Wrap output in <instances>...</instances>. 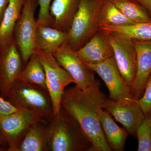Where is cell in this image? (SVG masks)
Wrapping results in <instances>:
<instances>
[{
  "label": "cell",
  "mask_w": 151,
  "mask_h": 151,
  "mask_svg": "<svg viewBox=\"0 0 151 151\" xmlns=\"http://www.w3.org/2000/svg\"><path fill=\"white\" fill-rule=\"evenodd\" d=\"M100 80L83 89L75 86L65 89L61 106L77 121L92 144V151H112L105 139L99 119L107 96L100 89Z\"/></svg>",
  "instance_id": "obj_1"
},
{
  "label": "cell",
  "mask_w": 151,
  "mask_h": 151,
  "mask_svg": "<svg viewBox=\"0 0 151 151\" xmlns=\"http://www.w3.org/2000/svg\"><path fill=\"white\" fill-rule=\"evenodd\" d=\"M49 126L48 151H92V143L81 125L62 106Z\"/></svg>",
  "instance_id": "obj_2"
},
{
  "label": "cell",
  "mask_w": 151,
  "mask_h": 151,
  "mask_svg": "<svg viewBox=\"0 0 151 151\" xmlns=\"http://www.w3.org/2000/svg\"><path fill=\"white\" fill-rule=\"evenodd\" d=\"M105 0H80L66 42L76 51L82 47L100 29L99 16Z\"/></svg>",
  "instance_id": "obj_3"
},
{
  "label": "cell",
  "mask_w": 151,
  "mask_h": 151,
  "mask_svg": "<svg viewBox=\"0 0 151 151\" xmlns=\"http://www.w3.org/2000/svg\"><path fill=\"white\" fill-rule=\"evenodd\" d=\"M6 100L18 109L40 113L49 123L54 116L48 91L37 85L17 80L9 91Z\"/></svg>",
  "instance_id": "obj_4"
},
{
  "label": "cell",
  "mask_w": 151,
  "mask_h": 151,
  "mask_svg": "<svg viewBox=\"0 0 151 151\" xmlns=\"http://www.w3.org/2000/svg\"><path fill=\"white\" fill-rule=\"evenodd\" d=\"M37 4V0H25L14 29V38L21 55L24 68L37 50L36 44L37 22L35 18Z\"/></svg>",
  "instance_id": "obj_5"
},
{
  "label": "cell",
  "mask_w": 151,
  "mask_h": 151,
  "mask_svg": "<svg viewBox=\"0 0 151 151\" xmlns=\"http://www.w3.org/2000/svg\"><path fill=\"white\" fill-rule=\"evenodd\" d=\"M106 32L119 72L131 91L137 72V53L134 39L122 33Z\"/></svg>",
  "instance_id": "obj_6"
},
{
  "label": "cell",
  "mask_w": 151,
  "mask_h": 151,
  "mask_svg": "<svg viewBox=\"0 0 151 151\" xmlns=\"http://www.w3.org/2000/svg\"><path fill=\"white\" fill-rule=\"evenodd\" d=\"M37 52L44 69L47 88L51 98L54 115L61 108L65 87L74 83V79L58 63L53 55L40 50Z\"/></svg>",
  "instance_id": "obj_7"
},
{
  "label": "cell",
  "mask_w": 151,
  "mask_h": 151,
  "mask_svg": "<svg viewBox=\"0 0 151 151\" xmlns=\"http://www.w3.org/2000/svg\"><path fill=\"white\" fill-rule=\"evenodd\" d=\"M41 120L44 119L40 113L24 109L10 115H0V136L8 145L6 151H17L29 127Z\"/></svg>",
  "instance_id": "obj_8"
},
{
  "label": "cell",
  "mask_w": 151,
  "mask_h": 151,
  "mask_svg": "<svg viewBox=\"0 0 151 151\" xmlns=\"http://www.w3.org/2000/svg\"><path fill=\"white\" fill-rule=\"evenodd\" d=\"M24 68L23 63L14 38L0 47V95L6 99L9 91Z\"/></svg>",
  "instance_id": "obj_9"
},
{
  "label": "cell",
  "mask_w": 151,
  "mask_h": 151,
  "mask_svg": "<svg viewBox=\"0 0 151 151\" xmlns=\"http://www.w3.org/2000/svg\"><path fill=\"white\" fill-rule=\"evenodd\" d=\"M52 55L58 63L72 76L76 88L85 89L94 82V72L87 67L66 41Z\"/></svg>",
  "instance_id": "obj_10"
},
{
  "label": "cell",
  "mask_w": 151,
  "mask_h": 151,
  "mask_svg": "<svg viewBox=\"0 0 151 151\" xmlns=\"http://www.w3.org/2000/svg\"><path fill=\"white\" fill-rule=\"evenodd\" d=\"M86 65L104 81L109 91V99L115 101L136 99L120 74L114 56L99 64Z\"/></svg>",
  "instance_id": "obj_11"
},
{
  "label": "cell",
  "mask_w": 151,
  "mask_h": 151,
  "mask_svg": "<svg viewBox=\"0 0 151 151\" xmlns=\"http://www.w3.org/2000/svg\"><path fill=\"white\" fill-rule=\"evenodd\" d=\"M105 111L122 124L129 135L136 137L137 129L145 118V113L137 99L115 101L107 99Z\"/></svg>",
  "instance_id": "obj_12"
},
{
  "label": "cell",
  "mask_w": 151,
  "mask_h": 151,
  "mask_svg": "<svg viewBox=\"0 0 151 151\" xmlns=\"http://www.w3.org/2000/svg\"><path fill=\"white\" fill-rule=\"evenodd\" d=\"M76 52L86 64H99L114 56L107 32L100 29Z\"/></svg>",
  "instance_id": "obj_13"
},
{
  "label": "cell",
  "mask_w": 151,
  "mask_h": 151,
  "mask_svg": "<svg viewBox=\"0 0 151 151\" xmlns=\"http://www.w3.org/2000/svg\"><path fill=\"white\" fill-rule=\"evenodd\" d=\"M134 41L137 53V72L131 92L138 100L142 96L151 74V40Z\"/></svg>",
  "instance_id": "obj_14"
},
{
  "label": "cell",
  "mask_w": 151,
  "mask_h": 151,
  "mask_svg": "<svg viewBox=\"0 0 151 151\" xmlns=\"http://www.w3.org/2000/svg\"><path fill=\"white\" fill-rule=\"evenodd\" d=\"M49 122L41 120L27 130L17 151H48Z\"/></svg>",
  "instance_id": "obj_15"
},
{
  "label": "cell",
  "mask_w": 151,
  "mask_h": 151,
  "mask_svg": "<svg viewBox=\"0 0 151 151\" xmlns=\"http://www.w3.org/2000/svg\"><path fill=\"white\" fill-rule=\"evenodd\" d=\"M80 0H53L50 8L52 19V27L68 32Z\"/></svg>",
  "instance_id": "obj_16"
},
{
  "label": "cell",
  "mask_w": 151,
  "mask_h": 151,
  "mask_svg": "<svg viewBox=\"0 0 151 151\" xmlns=\"http://www.w3.org/2000/svg\"><path fill=\"white\" fill-rule=\"evenodd\" d=\"M99 119L105 139L111 150L123 151L129 132L119 127L112 116L103 109L99 111Z\"/></svg>",
  "instance_id": "obj_17"
},
{
  "label": "cell",
  "mask_w": 151,
  "mask_h": 151,
  "mask_svg": "<svg viewBox=\"0 0 151 151\" xmlns=\"http://www.w3.org/2000/svg\"><path fill=\"white\" fill-rule=\"evenodd\" d=\"M68 33L51 26L37 25L36 44L37 50L53 54L67 40Z\"/></svg>",
  "instance_id": "obj_18"
},
{
  "label": "cell",
  "mask_w": 151,
  "mask_h": 151,
  "mask_svg": "<svg viewBox=\"0 0 151 151\" xmlns=\"http://www.w3.org/2000/svg\"><path fill=\"white\" fill-rule=\"evenodd\" d=\"M25 0H9L0 24V47L14 38V31Z\"/></svg>",
  "instance_id": "obj_19"
},
{
  "label": "cell",
  "mask_w": 151,
  "mask_h": 151,
  "mask_svg": "<svg viewBox=\"0 0 151 151\" xmlns=\"http://www.w3.org/2000/svg\"><path fill=\"white\" fill-rule=\"evenodd\" d=\"M17 80L37 85L47 91L44 69L37 52L31 57Z\"/></svg>",
  "instance_id": "obj_20"
},
{
  "label": "cell",
  "mask_w": 151,
  "mask_h": 151,
  "mask_svg": "<svg viewBox=\"0 0 151 151\" xmlns=\"http://www.w3.org/2000/svg\"><path fill=\"white\" fill-rule=\"evenodd\" d=\"M122 13L110 0H105L99 13L100 27L105 26H125L135 24Z\"/></svg>",
  "instance_id": "obj_21"
},
{
  "label": "cell",
  "mask_w": 151,
  "mask_h": 151,
  "mask_svg": "<svg viewBox=\"0 0 151 151\" xmlns=\"http://www.w3.org/2000/svg\"><path fill=\"white\" fill-rule=\"evenodd\" d=\"M119 10L135 23L151 21L147 10L136 0H110Z\"/></svg>",
  "instance_id": "obj_22"
},
{
  "label": "cell",
  "mask_w": 151,
  "mask_h": 151,
  "mask_svg": "<svg viewBox=\"0 0 151 151\" xmlns=\"http://www.w3.org/2000/svg\"><path fill=\"white\" fill-rule=\"evenodd\" d=\"M100 29L106 31L122 33L136 40H151V21L125 26L102 27Z\"/></svg>",
  "instance_id": "obj_23"
},
{
  "label": "cell",
  "mask_w": 151,
  "mask_h": 151,
  "mask_svg": "<svg viewBox=\"0 0 151 151\" xmlns=\"http://www.w3.org/2000/svg\"><path fill=\"white\" fill-rule=\"evenodd\" d=\"M138 151H151V112L145 116L136 132Z\"/></svg>",
  "instance_id": "obj_24"
},
{
  "label": "cell",
  "mask_w": 151,
  "mask_h": 151,
  "mask_svg": "<svg viewBox=\"0 0 151 151\" xmlns=\"http://www.w3.org/2000/svg\"><path fill=\"white\" fill-rule=\"evenodd\" d=\"M52 0H37L39 6L38 17L37 20V25L51 26L52 19L50 14V8Z\"/></svg>",
  "instance_id": "obj_25"
},
{
  "label": "cell",
  "mask_w": 151,
  "mask_h": 151,
  "mask_svg": "<svg viewBox=\"0 0 151 151\" xmlns=\"http://www.w3.org/2000/svg\"><path fill=\"white\" fill-rule=\"evenodd\" d=\"M138 102L145 115L151 112V74L146 82L142 96Z\"/></svg>",
  "instance_id": "obj_26"
},
{
  "label": "cell",
  "mask_w": 151,
  "mask_h": 151,
  "mask_svg": "<svg viewBox=\"0 0 151 151\" xmlns=\"http://www.w3.org/2000/svg\"><path fill=\"white\" fill-rule=\"evenodd\" d=\"M19 110L20 109L16 108L7 100L0 97V115H10Z\"/></svg>",
  "instance_id": "obj_27"
},
{
  "label": "cell",
  "mask_w": 151,
  "mask_h": 151,
  "mask_svg": "<svg viewBox=\"0 0 151 151\" xmlns=\"http://www.w3.org/2000/svg\"><path fill=\"white\" fill-rule=\"evenodd\" d=\"M9 2V0H0V24L5 11L8 5Z\"/></svg>",
  "instance_id": "obj_28"
},
{
  "label": "cell",
  "mask_w": 151,
  "mask_h": 151,
  "mask_svg": "<svg viewBox=\"0 0 151 151\" xmlns=\"http://www.w3.org/2000/svg\"><path fill=\"white\" fill-rule=\"evenodd\" d=\"M147 10L151 16V0H136Z\"/></svg>",
  "instance_id": "obj_29"
},
{
  "label": "cell",
  "mask_w": 151,
  "mask_h": 151,
  "mask_svg": "<svg viewBox=\"0 0 151 151\" xmlns=\"http://www.w3.org/2000/svg\"><path fill=\"white\" fill-rule=\"evenodd\" d=\"M5 143H6L5 139L2 137L0 136V145H3Z\"/></svg>",
  "instance_id": "obj_30"
},
{
  "label": "cell",
  "mask_w": 151,
  "mask_h": 151,
  "mask_svg": "<svg viewBox=\"0 0 151 151\" xmlns=\"http://www.w3.org/2000/svg\"><path fill=\"white\" fill-rule=\"evenodd\" d=\"M4 149L2 148L1 147H0V151H4Z\"/></svg>",
  "instance_id": "obj_31"
}]
</instances>
